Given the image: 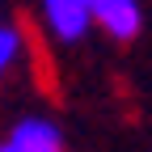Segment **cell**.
<instances>
[{
	"instance_id": "cell-1",
	"label": "cell",
	"mask_w": 152,
	"mask_h": 152,
	"mask_svg": "<svg viewBox=\"0 0 152 152\" xmlns=\"http://www.w3.org/2000/svg\"><path fill=\"white\" fill-rule=\"evenodd\" d=\"M38 26L51 42L76 47L93 34V9L89 0H38Z\"/></svg>"
},
{
	"instance_id": "cell-2",
	"label": "cell",
	"mask_w": 152,
	"mask_h": 152,
	"mask_svg": "<svg viewBox=\"0 0 152 152\" xmlns=\"http://www.w3.org/2000/svg\"><path fill=\"white\" fill-rule=\"evenodd\" d=\"M93 30L106 34L110 42H131L144 30V4L140 0H89Z\"/></svg>"
},
{
	"instance_id": "cell-3",
	"label": "cell",
	"mask_w": 152,
	"mask_h": 152,
	"mask_svg": "<svg viewBox=\"0 0 152 152\" xmlns=\"http://www.w3.org/2000/svg\"><path fill=\"white\" fill-rule=\"evenodd\" d=\"M0 152H68L64 148V131L42 114L17 118L4 135H0Z\"/></svg>"
},
{
	"instance_id": "cell-4",
	"label": "cell",
	"mask_w": 152,
	"mask_h": 152,
	"mask_svg": "<svg viewBox=\"0 0 152 152\" xmlns=\"http://www.w3.org/2000/svg\"><path fill=\"white\" fill-rule=\"evenodd\" d=\"M21 55H26V34H21V26L0 17V80L21 64Z\"/></svg>"
}]
</instances>
